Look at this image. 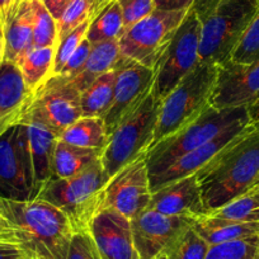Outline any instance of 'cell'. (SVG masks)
I'll list each match as a JSON object with an SVG mask.
<instances>
[{
  "mask_svg": "<svg viewBox=\"0 0 259 259\" xmlns=\"http://www.w3.org/2000/svg\"><path fill=\"white\" fill-rule=\"evenodd\" d=\"M208 215L250 191L259 178V123L254 122L196 173Z\"/></svg>",
  "mask_w": 259,
  "mask_h": 259,
  "instance_id": "1",
  "label": "cell"
},
{
  "mask_svg": "<svg viewBox=\"0 0 259 259\" xmlns=\"http://www.w3.org/2000/svg\"><path fill=\"white\" fill-rule=\"evenodd\" d=\"M0 213L14 226L19 244L29 259H66L76 233L62 211L45 201L0 198Z\"/></svg>",
  "mask_w": 259,
  "mask_h": 259,
  "instance_id": "2",
  "label": "cell"
},
{
  "mask_svg": "<svg viewBox=\"0 0 259 259\" xmlns=\"http://www.w3.org/2000/svg\"><path fill=\"white\" fill-rule=\"evenodd\" d=\"M246 119H251L249 107L216 109L208 106L197 118L149 149L146 153L149 177L158 176L181 156L210 141L228 127Z\"/></svg>",
  "mask_w": 259,
  "mask_h": 259,
  "instance_id": "3",
  "label": "cell"
},
{
  "mask_svg": "<svg viewBox=\"0 0 259 259\" xmlns=\"http://www.w3.org/2000/svg\"><path fill=\"white\" fill-rule=\"evenodd\" d=\"M107 182L108 179L98 160L71 178H50L41 187L36 198L62 211L76 233L87 231L93 216L101 210L102 194Z\"/></svg>",
  "mask_w": 259,
  "mask_h": 259,
  "instance_id": "4",
  "label": "cell"
},
{
  "mask_svg": "<svg viewBox=\"0 0 259 259\" xmlns=\"http://www.w3.org/2000/svg\"><path fill=\"white\" fill-rule=\"evenodd\" d=\"M218 69L219 66L213 64L200 62L160 102L151 146L197 118L210 106L218 79Z\"/></svg>",
  "mask_w": 259,
  "mask_h": 259,
  "instance_id": "5",
  "label": "cell"
},
{
  "mask_svg": "<svg viewBox=\"0 0 259 259\" xmlns=\"http://www.w3.org/2000/svg\"><path fill=\"white\" fill-rule=\"evenodd\" d=\"M259 9V0H219L201 19L200 61L221 66Z\"/></svg>",
  "mask_w": 259,
  "mask_h": 259,
  "instance_id": "6",
  "label": "cell"
},
{
  "mask_svg": "<svg viewBox=\"0 0 259 259\" xmlns=\"http://www.w3.org/2000/svg\"><path fill=\"white\" fill-rule=\"evenodd\" d=\"M160 102L149 94L141 106L109 134L101 155L106 178L111 179L122 168L148 153L154 141Z\"/></svg>",
  "mask_w": 259,
  "mask_h": 259,
  "instance_id": "7",
  "label": "cell"
},
{
  "mask_svg": "<svg viewBox=\"0 0 259 259\" xmlns=\"http://www.w3.org/2000/svg\"><path fill=\"white\" fill-rule=\"evenodd\" d=\"M201 19L193 9L179 24L156 64L151 94L161 102L174 87L200 64Z\"/></svg>",
  "mask_w": 259,
  "mask_h": 259,
  "instance_id": "8",
  "label": "cell"
},
{
  "mask_svg": "<svg viewBox=\"0 0 259 259\" xmlns=\"http://www.w3.org/2000/svg\"><path fill=\"white\" fill-rule=\"evenodd\" d=\"M188 11L154 9L153 13L123 32L118 39L122 56L154 70Z\"/></svg>",
  "mask_w": 259,
  "mask_h": 259,
  "instance_id": "9",
  "label": "cell"
},
{
  "mask_svg": "<svg viewBox=\"0 0 259 259\" xmlns=\"http://www.w3.org/2000/svg\"><path fill=\"white\" fill-rule=\"evenodd\" d=\"M36 196L28 130L17 123L0 136V198L31 201Z\"/></svg>",
  "mask_w": 259,
  "mask_h": 259,
  "instance_id": "10",
  "label": "cell"
},
{
  "mask_svg": "<svg viewBox=\"0 0 259 259\" xmlns=\"http://www.w3.org/2000/svg\"><path fill=\"white\" fill-rule=\"evenodd\" d=\"M81 92L62 75H51L32 93L24 113L37 117L61 135L81 117Z\"/></svg>",
  "mask_w": 259,
  "mask_h": 259,
  "instance_id": "11",
  "label": "cell"
},
{
  "mask_svg": "<svg viewBox=\"0 0 259 259\" xmlns=\"http://www.w3.org/2000/svg\"><path fill=\"white\" fill-rule=\"evenodd\" d=\"M150 198V177L146 154H143L107 182L101 210L114 211L131 220L148 208Z\"/></svg>",
  "mask_w": 259,
  "mask_h": 259,
  "instance_id": "12",
  "label": "cell"
},
{
  "mask_svg": "<svg viewBox=\"0 0 259 259\" xmlns=\"http://www.w3.org/2000/svg\"><path fill=\"white\" fill-rule=\"evenodd\" d=\"M155 71L144 65L124 59L119 60L116 68L113 103L104 116L107 133L109 134L141 106L151 93Z\"/></svg>",
  "mask_w": 259,
  "mask_h": 259,
  "instance_id": "13",
  "label": "cell"
},
{
  "mask_svg": "<svg viewBox=\"0 0 259 259\" xmlns=\"http://www.w3.org/2000/svg\"><path fill=\"white\" fill-rule=\"evenodd\" d=\"M130 221L139 259H154L163 255L169 246L193 225L194 219L145 210Z\"/></svg>",
  "mask_w": 259,
  "mask_h": 259,
  "instance_id": "14",
  "label": "cell"
},
{
  "mask_svg": "<svg viewBox=\"0 0 259 259\" xmlns=\"http://www.w3.org/2000/svg\"><path fill=\"white\" fill-rule=\"evenodd\" d=\"M259 101V61L239 65L228 61L219 66L210 99L216 109L251 107Z\"/></svg>",
  "mask_w": 259,
  "mask_h": 259,
  "instance_id": "15",
  "label": "cell"
},
{
  "mask_svg": "<svg viewBox=\"0 0 259 259\" xmlns=\"http://www.w3.org/2000/svg\"><path fill=\"white\" fill-rule=\"evenodd\" d=\"M87 233L101 259H139L131 221L126 216L111 210H99L89 223Z\"/></svg>",
  "mask_w": 259,
  "mask_h": 259,
  "instance_id": "16",
  "label": "cell"
},
{
  "mask_svg": "<svg viewBox=\"0 0 259 259\" xmlns=\"http://www.w3.org/2000/svg\"><path fill=\"white\" fill-rule=\"evenodd\" d=\"M253 123L254 122L251 119L238 122V123L224 130L223 133H220L218 136L211 139L210 141L205 143L203 145L198 146L194 150L187 153L186 155L181 156L178 160H176L171 165H169L165 170L150 178L151 193L158 188H160V187L170 183V182L200 171L203 166L207 165L211 160H213L226 146L230 145L241 134L245 133Z\"/></svg>",
  "mask_w": 259,
  "mask_h": 259,
  "instance_id": "17",
  "label": "cell"
},
{
  "mask_svg": "<svg viewBox=\"0 0 259 259\" xmlns=\"http://www.w3.org/2000/svg\"><path fill=\"white\" fill-rule=\"evenodd\" d=\"M146 210L189 219L208 215L196 174L177 179L154 191Z\"/></svg>",
  "mask_w": 259,
  "mask_h": 259,
  "instance_id": "18",
  "label": "cell"
},
{
  "mask_svg": "<svg viewBox=\"0 0 259 259\" xmlns=\"http://www.w3.org/2000/svg\"><path fill=\"white\" fill-rule=\"evenodd\" d=\"M0 16L3 21L4 60L17 65L33 47L32 0H16Z\"/></svg>",
  "mask_w": 259,
  "mask_h": 259,
  "instance_id": "19",
  "label": "cell"
},
{
  "mask_svg": "<svg viewBox=\"0 0 259 259\" xmlns=\"http://www.w3.org/2000/svg\"><path fill=\"white\" fill-rule=\"evenodd\" d=\"M33 92L28 89L21 70L14 62L0 65V136L21 122Z\"/></svg>",
  "mask_w": 259,
  "mask_h": 259,
  "instance_id": "20",
  "label": "cell"
},
{
  "mask_svg": "<svg viewBox=\"0 0 259 259\" xmlns=\"http://www.w3.org/2000/svg\"><path fill=\"white\" fill-rule=\"evenodd\" d=\"M19 123H24L28 130L29 146H31L32 161H33L34 188L36 193L38 194L45 182L54 177L52 160H54L55 146L59 140L60 134L31 114L23 113Z\"/></svg>",
  "mask_w": 259,
  "mask_h": 259,
  "instance_id": "21",
  "label": "cell"
},
{
  "mask_svg": "<svg viewBox=\"0 0 259 259\" xmlns=\"http://www.w3.org/2000/svg\"><path fill=\"white\" fill-rule=\"evenodd\" d=\"M193 228L210 246L259 236V221L239 223L207 215L194 219Z\"/></svg>",
  "mask_w": 259,
  "mask_h": 259,
  "instance_id": "22",
  "label": "cell"
},
{
  "mask_svg": "<svg viewBox=\"0 0 259 259\" xmlns=\"http://www.w3.org/2000/svg\"><path fill=\"white\" fill-rule=\"evenodd\" d=\"M121 57L118 39L93 45L85 65L80 73L75 78L71 79V81L79 91L83 92L99 76L108 71L116 70Z\"/></svg>",
  "mask_w": 259,
  "mask_h": 259,
  "instance_id": "23",
  "label": "cell"
},
{
  "mask_svg": "<svg viewBox=\"0 0 259 259\" xmlns=\"http://www.w3.org/2000/svg\"><path fill=\"white\" fill-rule=\"evenodd\" d=\"M103 150L98 149H87L71 145L62 140H57L52 160V173L57 178H71L97 161L101 160Z\"/></svg>",
  "mask_w": 259,
  "mask_h": 259,
  "instance_id": "24",
  "label": "cell"
},
{
  "mask_svg": "<svg viewBox=\"0 0 259 259\" xmlns=\"http://www.w3.org/2000/svg\"><path fill=\"white\" fill-rule=\"evenodd\" d=\"M59 139L80 148L103 150L108 143V133L102 117H80L64 130Z\"/></svg>",
  "mask_w": 259,
  "mask_h": 259,
  "instance_id": "25",
  "label": "cell"
},
{
  "mask_svg": "<svg viewBox=\"0 0 259 259\" xmlns=\"http://www.w3.org/2000/svg\"><path fill=\"white\" fill-rule=\"evenodd\" d=\"M124 32L123 17L118 0H112L96 12L91 19L87 39L92 45L119 39Z\"/></svg>",
  "mask_w": 259,
  "mask_h": 259,
  "instance_id": "26",
  "label": "cell"
},
{
  "mask_svg": "<svg viewBox=\"0 0 259 259\" xmlns=\"http://www.w3.org/2000/svg\"><path fill=\"white\" fill-rule=\"evenodd\" d=\"M116 70L108 71L94 80L80 94L81 117L104 118L113 103Z\"/></svg>",
  "mask_w": 259,
  "mask_h": 259,
  "instance_id": "27",
  "label": "cell"
},
{
  "mask_svg": "<svg viewBox=\"0 0 259 259\" xmlns=\"http://www.w3.org/2000/svg\"><path fill=\"white\" fill-rule=\"evenodd\" d=\"M55 49L56 46L32 47L17 64L24 83L32 92L36 91L52 75Z\"/></svg>",
  "mask_w": 259,
  "mask_h": 259,
  "instance_id": "28",
  "label": "cell"
},
{
  "mask_svg": "<svg viewBox=\"0 0 259 259\" xmlns=\"http://www.w3.org/2000/svg\"><path fill=\"white\" fill-rule=\"evenodd\" d=\"M219 219L239 221V223H254L259 221V192L251 188L239 197L224 205L223 207L210 213Z\"/></svg>",
  "mask_w": 259,
  "mask_h": 259,
  "instance_id": "29",
  "label": "cell"
},
{
  "mask_svg": "<svg viewBox=\"0 0 259 259\" xmlns=\"http://www.w3.org/2000/svg\"><path fill=\"white\" fill-rule=\"evenodd\" d=\"M208 249L210 245L207 241L192 225L169 246L163 255L168 259H206Z\"/></svg>",
  "mask_w": 259,
  "mask_h": 259,
  "instance_id": "30",
  "label": "cell"
},
{
  "mask_svg": "<svg viewBox=\"0 0 259 259\" xmlns=\"http://www.w3.org/2000/svg\"><path fill=\"white\" fill-rule=\"evenodd\" d=\"M97 12V0H71L57 21V42L76 27L92 19Z\"/></svg>",
  "mask_w": 259,
  "mask_h": 259,
  "instance_id": "31",
  "label": "cell"
},
{
  "mask_svg": "<svg viewBox=\"0 0 259 259\" xmlns=\"http://www.w3.org/2000/svg\"><path fill=\"white\" fill-rule=\"evenodd\" d=\"M33 7V47L57 45V22L49 13L41 0H32Z\"/></svg>",
  "mask_w": 259,
  "mask_h": 259,
  "instance_id": "32",
  "label": "cell"
},
{
  "mask_svg": "<svg viewBox=\"0 0 259 259\" xmlns=\"http://www.w3.org/2000/svg\"><path fill=\"white\" fill-rule=\"evenodd\" d=\"M229 61L239 65L259 61V9L239 39Z\"/></svg>",
  "mask_w": 259,
  "mask_h": 259,
  "instance_id": "33",
  "label": "cell"
},
{
  "mask_svg": "<svg viewBox=\"0 0 259 259\" xmlns=\"http://www.w3.org/2000/svg\"><path fill=\"white\" fill-rule=\"evenodd\" d=\"M259 236L211 245L206 259H256Z\"/></svg>",
  "mask_w": 259,
  "mask_h": 259,
  "instance_id": "34",
  "label": "cell"
},
{
  "mask_svg": "<svg viewBox=\"0 0 259 259\" xmlns=\"http://www.w3.org/2000/svg\"><path fill=\"white\" fill-rule=\"evenodd\" d=\"M91 19L84 22L79 27H76L73 32L65 36L64 38L60 39L55 49V59H54V69H52V75H57L64 68V65L68 62L71 55L74 54L79 45L83 42V39L87 37V31H88Z\"/></svg>",
  "mask_w": 259,
  "mask_h": 259,
  "instance_id": "35",
  "label": "cell"
},
{
  "mask_svg": "<svg viewBox=\"0 0 259 259\" xmlns=\"http://www.w3.org/2000/svg\"><path fill=\"white\" fill-rule=\"evenodd\" d=\"M123 17L124 31L133 27L155 9L154 0H118Z\"/></svg>",
  "mask_w": 259,
  "mask_h": 259,
  "instance_id": "36",
  "label": "cell"
},
{
  "mask_svg": "<svg viewBox=\"0 0 259 259\" xmlns=\"http://www.w3.org/2000/svg\"><path fill=\"white\" fill-rule=\"evenodd\" d=\"M66 259H101V256L89 234L78 231L71 238Z\"/></svg>",
  "mask_w": 259,
  "mask_h": 259,
  "instance_id": "37",
  "label": "cell"
},
{
  "mask_svg": "<svg viewBox=\"0 0 259 259\" xmlns=\"http://www.w3.org/2000/svg\"><path fill=\"white\" fill-rule=\"evenodd\" d=\"M92 46H93V45H92L85 37L57 75L65 76V78H68L69 80L75 78V76L81 71L84 65H85L89 54H91L92 51Z\"/></svg>",
  "mask_w": 259,
  "mask_h": 259,
  "instance_id": "38",
  "label": "cell"
},
{
  "mask_svg": "<svg viewBox=\"0 0 259 259\" xmlns=\"http://www.w3.org/2000/svg\"><path fill=\"white\" fill-rule=\"evenodd\" d=\"M0 259H29V256L19 244L0 241Z\"/></svg>",
  "mask_w": 259,
  "mask_h": 259,
  "instance_id": "39",
  "label": "cell"
},
{
  "mask_svg": "<svg viewBox=\"0 0 259 259\" xmlns=\"http://www.w3.org/2000/svg\"><path fill=\"white\" fill-rule=\"evenodd\" d=\"M0 241L2 243L19 244L18 235L11 221L0 213ZM21 245V244H19Z\"/></svg>",
  "mask_w": 259,
  "mask_h": 259,
  "instance_id": "40",
  "label": "cell"
},
{
  "mask_svg": "<svg viewBox=\"0 0 259 259\" xmlns=\"http://www.w3.org/2000/svg\"><path fill=\"white\" fill-rule=\"evenodd\" d=\"M155 9L163 11H188L196 0H154Z\"/></svg>",
  "mask_w": 259,
  "mask_h": 259,
  "instance_id": "41",
  "label": "cell"
},
{
  "mask_svg": "<svg viewBox=\"0 0 259 259\" xmlns=\"http://www.w3.org/2000/svg\"><path fill=\"white\" fill-rule=\"evenodd\" d=\"M45 8L49 11V13L56 19V22L61 18L62 13L65 12L66 7L69 6L71 0H41Z\"/></svg>",
  "mask_w": 259,
  "mask_h": 259,
  "instance_id": "42",
  "label": "cell"
},
{
  "mask_svg": "<svg viewBox=\"0 0 259 259\" xmlns=\"http://www.w3.org/2000/svg\"><path fill=\"white\" fill-rule=\"evenodd\" d=\"M218 2L219 0H196L193 7H192V9L197 13L200 19H202L203 17L213 8V6H215Z\"/></svg>",
  "mask_w": 259,
  "mask_h": 259,
  "instance_id": "43",
  "label": "cell"
},
{
  "mask_svg": "<svg viewBox=\"0 0 259 259\" xmlns=\"http://www.w3.org/2000/svg\"><path fill=\"white\" fill-rule=\"evenodd\" d=\"M4 61V32H3V21L0 16V65Z\"/></svg>",
  "mask_w": 259,
  "mask_h": 259,
  "instance_id": "44",
  "label": "cell"
},
{
  "mask_svg": "<svg viewBox=\"0 0 259 259\" xmlns=\"http://www.w3.org/2000/svg\"><path fill=\"white\" fill-rule=\"evenodd\" d=\"M249 113H250L251 119L254 122H258L259 123V101L255 104H253L251 107H249Z\"/></svg>",
  "mask_w": 259,
  "mask_h": 259,
  "instance_id": "45",
  "label": "cell"
},
{
  "mask_svg": "<svg viewBox=\"0 0 259 259\" xmlns=\"http://www.w3.org/2000/svg\"><path fill=\"white\" fill-rule=\"evenodd\" d=\"M16 0H0V14L4 13Z\"/></svg>",
  "mask_w": 259,
  "mask_h": 259,
  "instance_id": "46",
  "label": "cell"
},
{
  "mask_svg": "<svg viewBox=\"0 0 259 259\" xmlns=\"http://www.w3.org/2000/svg\"><path fill=\"white\" fill-rule=\"evenodd\" d=\"M109 2H112V0H97V11H99L102 7H104Z\"/></svg>",
  "mask_w": 259,
  "mask_h": 259,
  "instance_id": "47",
  "label": "cell"
},
{
  "mask_svg": "<svg viewBox=\"0 0 259 259\" xmlns=\"http://www.w3.org/2000/svg\"><path fill=\"white\" fill-rule=\"evenodd\" d=\"M154 259H168V258H166L165 255H159V256H156V258H154Z\"/></svg>",
  "mask_w": 259,
  "mask_h": 259,
  "instance_id": "48",
  "label": "cell"
},
{
  "mask_svg": "<svg viewBox=\"0 0 259 259\" xmlns=\"http://www.w3.org/2000/svg\"><path fill=\"white\" fill-rule=\"evenodd\" d=\"M254 189H255V191H258V192H259V184H258V186L254 187Z\"/></svg>",
  "mask_w": 259,
  "mask_h": 259,
  "instance_id": "49",
  "label": "cell"
},
{
  "mask_svg": "<svg viewBox=\"0 0 259 259\" xmlns=\"http://www.w3.org/2000/svg\"><path fill=\"white\" fill-rule=\"evenodd\" d=\"M256 259H259V245H258V253H256Z\"/></svg>",
  "mask_w": 259,
  "mask_h": 259,
  "instance_id": "50",
  "label": "cell"
},
{
  "mask_svg": "<svg viewBox=\"0 0 259 259\" xmlns=\"http://www.w3.org/2000/svg\"><path fill=\"white\" fill-rule=\"evenodd\" d=\"M258 184H259V178H258V181H256V184H255V186H258Z\"/></svg>",
  "mask_w": 259,
  "mask_h": 259,
  "instance_id": "51",
  "label": "cell"
}]
</instances>
